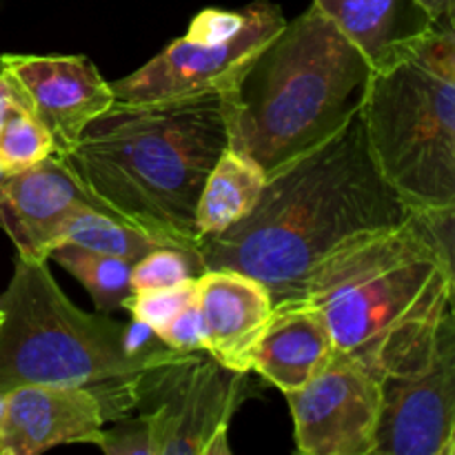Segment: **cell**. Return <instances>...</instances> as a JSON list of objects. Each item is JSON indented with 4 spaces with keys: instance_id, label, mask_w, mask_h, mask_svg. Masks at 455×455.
I'll return each mask as SVG.
<instances>
[{
    "instance_id": "obj_14",
    "label": "cell",
    "mask_w": 455,
    "mask_h": 455,
    "mask_svg": "<svg viewBox=\"0 0 455 455\" xmlns=\"http://www.w3.org/2000/svg\"><path fill=\"white\" fill-rule=\"evenodd\" d=\"M196 298L204 354L231 371H251L253 354L274 311L269 289L238 271L204 269L196 278Z\"/></svg>"
},
{
    "instance_id": "obj_6",
    "label": "cell",
    "mask_w": 455,
    "mask_h": 455,
    "mask_svg": "<svg viewBox=\"0 0 455 455\" xmlns=\"http://www.w3.org/2000/svg\"><path fill=\"white\" fill-rule=\"evenodd\" d=\"M358 111L398 198L413 213L455 209V29L429 27L373 67Z\"/></svg>"
},
{
    "instance_id": "obj_13",
    "label": "cell",
    "mask_w": 455,
    "mask_h": 455,
    "mask_svg": "<svg viewBox=\"0 0 455 455\" xmlns=\"http://www.w3.org/2000/svg\"><path fill=\"white\" fill-rule=\"evenodd\" d=\"M105 413L84 387L20 385L4 394L0 455H36L58 444H98Z\"/></svg>"
},
{
    "instance_id": "obj_8",
    "label": "cell",
    "mask_w": 455,
    "mask_h": 455,
    "mask_svg": "<svg viewBox=\"0 0 455 455\" xmlns=\"http://www.w3.org/2000/svg\"><path fill=\"white\" fill-rule=\"evenodd\" d=\"M244 389L247 373L222 367L204 351L160 369L138 409L154 455H229V425Z\"/></svg>"
},
{
    "instance_id": "obj_1",
    "label": "cell",
    "mask_w": 455,
    "mask_h": 455,
    "mask_svg": "<svg viewBox=\"0 0 455 455\" xmlns=\"http://www.w3.org/2000/svg\"><path fill=\"white\" fill-rule=\"evenodd\" d=\"M411 213L378 173L355 111L331 136L275 167L243 220L203 238L200 258L207 269L262 283L275 305L300 298L311 271L333 251Z\"/></svg>"
},
{
    "instance_id": "obj_28",
    "label": "cell",
    "mask_w": 455,
    "mask_h": 455,
    "mask_svg": "<svg viewBox=\"0 0 455 455\" xmlns=\"http://www.w3.org/2000/svg\"><path fill=\"white\" fill-rule=\"evenodd\" d=\"M3 178H4V173H3V172H0V182H3Z\"/></svg>"
},
{
    "instance_id": "obj_10",
    "label": "cell",
    "mask_w": 455,
    "mask_h": 455,
    "mask_svg": "<svg viewBox=\"0 0 455 455\" xmlns=\"http://www.w3.org/2000/svg\"><path fill=\"white\" fill-rule=\"evenodd\" d=\"M373 455H455V324L425 369L380 380Z\"/></svg>"
},
{
    "instance_id": "obj_19",
    "label": "cell",
    "mask_w": 455,
    "mask_h": 455,
    "mask_svg": "<svg viewBox=\"0 0 455 455\" xmlns=\"http://www.w3.org/2000/svg\"><path fill=\"white\" fill-rule=\"evenodd\" d=\"M62 243L78 244V247L107 253V256L124 258L133 265L154 249L169 247V244L151 238L145 231L136 229V227L127 225L120 218L109 216L96 207L80 209L62 225L56 244Z\"/></svg>"
},
{
    "instance_id": "obj_29",
    "label": "cell",
    "mask_w": 455,
    "mask_h": 455,
    "mask_svg": "<svg viewBox=\"0 0 455 455\" xmlns=\"http://www.w3.org/2000/svg\"><path fill=\"white\" fill-rule=\"evenodd\" d=\"M0 324H3V311H0Z\"/></svg>"
},
{
    "instance_id": "obj_17",
    "label": "cell",
    "mask_w": 455,
    "mask_h": 455,
    "mask_svg": "<svg viewBox=\"0 0 455 455\" xmlns=\"http://www.w3.org/2000/svg\"><path fill=\"white\" fill-rule=\"evenodd\" d=\"M265 182V169L251 156L227 145L209 172L196 207L200 243L243 220L260 198Z\"/></svg>"
},
{
    "instance_id": "obj_26",
    "label": "cell",
    "mask_w": 455,
    "mask_h": 455,
    "mask_svg": "<svg viewBox=\"0 0 455 455\" xmlns=\"http://www.w3.org/2000/svg\"><path fill=\"white\" fill-rule=\"evenodd\" d=\"M12 102H20V98H18L16 89L12 87V83L0 74V118H3V114L7 111V107L12 105Z\"/></svg>"
},
{
    "instance_id": "obj_24",
    "label": "cell",
    "mask_w": 455,
    "mask_h": 455,
    "mask_svg": "<svg viewBox=\"0 0 455 455\" xmlns=\"http://www.w3.org/2000/svg\"><path fill=\"white\" fill-rule=\"evenodd\" d=\"M158 338L178 354H198L203 349V327H200L198 298L187 302L167 324L158 331Z\"/></svg>"
},
{
    "instance_id": "obj_7",
    "label": "cell",
    "mask_w": 455,
    "mask_h": 455,
    "mask_svg": "<svg viewBox=\"0 0 455 455\" xmlns=\"http://www.w3.org/2000/svg\"><path fill=\"white\" fill-rule=\"evenodd\" d=\"M278 4L253 0L243 9H203L182 38L147 65L111 83L116 105H156L220 96L284 27Z\"/></svg>"
},
{
    "instance_id": "obj_4",
    "label": "cell",
    "mask_w": 455,
    "mask_h": 455,
    "mask_svg": "<svg viewBox=\"0 0 455 455\" xmlns=\"http://www.w3.org/2000/svg\"><path fill=\"white\" fill-rule=\"evenodd\" d=\"M369 76L363 52L309 4L218 96L227 145L251 156L269 176L358 111Z\"/></svg>"
},
{
    "instance_id": "obj_5",
    "label": "cell",
    "mask_w": 455,
    "mask_h": 455,
    "mask_svg": "<svg viewBox=\"0 0 455 455\" xmlns=\"http://www.w3.org/2000/svg\"><path fill=\"white\" fill-rule=\"evenodd\" d=\"M0 311V394L20 385L84 387L105 422L138 411L151 373L185 355L167 363L132 358L127 323L78 309L53 280L49 260L16 258Z\"/></svg>"
},
{
    "instance_id": "obj_22",
    "label": "cell",
    "mask_w": 455,
    "mask_h": 455,
    "mask_svg": "<svg viewBox=\"0 0 455 455\" xmlns=\"http://www.w3.org/2000/svg\"><path fill=\"white\" fill-rule=\"evenodd\" d=\"M196 298V280L176 284L169 289H154V291L129 293L123 302V309L129 311L132 320L147 324L156 333Z\"/></svg>"
},
{
    "instance_id": "obj_16",
    "label": "cell",
    "mask_w": 455,
    "mask_h": 455,
    "mask_svg": "<svg viewBox=\"0 0 455 455\" xmlns=\"http://www.w3.org/2000/svg\"><path fill=\"white\" fill-rule=\"evenodd\" d=\"M311 4L363 52L371 69L434 27L416 0H311Z\"/></svg>"
},
{
    "instance_id": "obj_25",
    "label": "cell",
    "mask_w": 455,
    "mask_h": 455,
    "mask_svg": "<svg viewBox=\"0 0 455 455\" xmlns=\"http://www.w3.org/2000/svg\"><path fill=\"white\" fill-rule=\"evenodd\" d=\"M429 22L438 29H455V0H416Z\"/></svg>"
},
{
    "instance_id": "obj_9",
    "label": "cell",
    "mask_w": 455,
    "mask_h": 455,
    "mask_svg": "<svg viewBox=\"0 0 455 455\" xmlns=\"http://www.w3.org/2000/svg\"><path fill=\"white\" fill-rule=\"evenodd\" d=\"M298 451L305 455H373L380 380L336 349L327 367L284 394Z\"/></svg>"
},
{
    "instance_id": "obj_21",
    "label": "cell",
    "mask_w": 455,
    "mask_h": 455,
    "mask_svg": "<svg viewBox=\"0 0 455 455\" xmlns=\"http://www.w3.org/2000/svg\"><path fill=\"white\" fill-rule=\"evenodd\" d=\"M207 269L200 253L178 247H158L132 267V293L169 289L196 280Z\"/></svg>"
},
{
    "instance_id": "obj_23",
    "label": "cell",
    "mask_w": 455,
    "mask_h": 455,
    "mask_svg": "<svg viewBox=\"0 0 455 455\" xmlns=\"http://www.w3.org/2000/svg\"><path fill=\"white\" fill-rule=\"evenodd\" d=\"M96 447L109 455H154L149 425L142 413L136 418H120L111 429H102Z\"/></svg>"
},
{
    "instance_id": "obj_11",
    "label": "cell",
    "mask_w": 455,
    "mask_h": 455,
    "mask_svg": "<svg viewBox=\"0 0 455 455\" xmlns=\"http://www.w3.org/2000/svg\"><path fill=\"white\" fill-rule=\"evenodd\" d=\"M0 74L67 156L84 129L114 107V92L87 56H0Z\"/></svg>"
},
{
    "instance_id": "obj_27",
    "label": "cell",
    "mask_w": 455,
    "mask_h": 455,
    "mask_svg": "<svg viewBox=\"0 0 455 455\" xmlns=\"http://www.w3.org/2000/svg\"><path fill=\"white\" fill-rule=\"evenodd\" d=\"M3 411H4V394H0V422H3Z\"/></svg>"
},
{
    "instance_id": "obj_3",
    "label": "cell",
    "mask_w": 455,
    "mask_h": 455,
    "mask_svg": "<svg viewBox=\"0 0 455 455\" xmlns=\"http://www.w3.org/2000/svg\"><path fill=\"white\" fill-rule=\"evenodd\" d=\"M227 149L218 96L116 105L62 158L109 216L169 247L200 253L196 207Z\"/></svg>"
},
{
    "instance_id": "obj_2",
    "label": "cell",
    "mask_w": 455,
    "mask_h": 455,
    "mask_svg": "<svg viewBox=\"0 0 455 455\" xmlns=\"http://www.w3.org/2000/svg\"><path fill=\"white\" fill-rule=\"evenodd\" d=\"M453 247L420 213L324 258L300 298L327 320L338 351L382 380L425 369L455 324Z\"/></svg>"
},
{
    "instance_id": "obj_12",
    "label": "cell",
    "mask_w": 455,
    "mask_h": 455,
    "mask_svg": "<svg viewBox=\"0 0 455 455\" xmlns=\"http://www.w3.org/2000/svg\"><path fill=\"white\" fill-rule=\"evenodd\" d=\"M84 207L100 209L56 151L0 182V227L25 260H49L62 225Z\"/></svg>"
},
{
    "instance_id": "obj_18",
    "label": "cell",
    "mask_w": 455,
    "mask_h": 455,
    "mask_svg": "<svg viewBox=\"0 0 455 455\" xmlns=\"http://www.w3.org/2000/svg\"><path fill=\"white\" fill-rule=\"evenodd\" d=\"M49 260H56L87 289L100 314H114L116 309H123L124 298L132 293L133 262L124 258L107 256V253L92 251L78 244L62 243L49 251Z\"/></svg>"
},
{
    "instance_id": "obj_15",
    "label": "cell",
    "mask_w": 455,
    "mask_h": 455,
    "mask_svg": "<svg viewBox=\"0 0 455 455\" xmlns=\"http://www.w3.org/2000/svg\"><path fill=\"white\" fill-rule=\"evenodd\" d=\"M333 354V336L318 307L305 298H293L274 305L253 354L251 371L283 394H291L318 376Z\"/></svg>"
},
{
    "instance_id": "obj_20",
    "label": "cell",
    "mask_w": 455,
    "mask_h": 455,
    "mask_svg": "<svg viewBox=\"0 0 455 455\" xmlns=\"http://www.w3.org/2000/svg\"><path fill=\"white\" fill-rule=\"evenodd\" d=\"M53 154V140L22 102H12L0 118V172H25Z\"/></svg>"
}]
</instances>
